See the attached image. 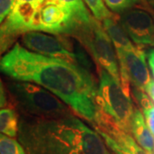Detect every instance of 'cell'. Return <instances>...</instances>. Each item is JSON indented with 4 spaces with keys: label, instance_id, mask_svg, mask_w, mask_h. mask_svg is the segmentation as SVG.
<instances>
[{
    "label": "cell",
    "instance_id": "obj_25",
    "mask_svg": "<svg viewBox=\"0 0 154 154\" xmlns=\"http://www.w3.org/2000/svg\"><path fill=\"white\" fill-rule=\"evenodd\" d=\"M153 18H154V15H153ZM152 46H154V29H153V35H152Z\"/></svg>",
    "mask_w": 154,
    "mask_h": 154
},
{
    "label": "cell",
    "instance_id": "obj_24",
    "mask_svg": "<svg viewBox=\"0 0 154 154\" xmlns=\"http://www.w3.org/2000/svg\"><path fill=\"white\" fill-rule=\"evenodd\" d=\"M41 0H16V2H29V3H35L39 4Z\"/></svg>",
    "mask_w": 154,
    "mask_h": 154
},
{
    "label": "cell",
    "instance_id": "obj_21",
    "mask_svg": "<svg viewBox=\"0 0 154 154\" xmlns=\"http://www.w3.org/2000/svg\"><path fill=\"white\" fill-rule=\"evenodd\" d=\"M145 92L146 93V94H148L149 96H150V98L153 100L154 102V81L153 80H152L149 84L146 86V88L145 89Z\"/></svg>",
    "mask_w": 154,
    "mask_h": 154
},
{
    "label": "cell",
    "instance_id": "obj_5",
    "mask_svg": "<svg viewBox=\"0 0 154 154\" xmlns=\"http://www.w3.org/2000/svg\"><path fill=\"white\" fill-rule=\"evenodd\" d=\"M70 35L86 46L98 66L105 69L115 79L120 81V70L115 47L105 28L95 17L89 22L77 24Z\"/></svg>",
    "mask_w": 154,
    "mask_h": 154
},
{
    "label": "cell",
    "instance_id": "obj_18",
    "mask_svg": "<svg viewBox=\"0 0 154 154\" xmlns=\"http://www.w3.org/2000/svg\"><path fill=\"white\" fill-rule=\"evenodd\" d=\"M16 4V0H0V24L6 19Z\"/></svg>",
    "mask_w": 154,
    "mask_h": 154
},
{
    "label": "cell",
    "instance_id": "obj_9",
    "mask_svg": "<svg viewBox=\"0 0 154 154\" xmlns=\"http://www.w3.org/2000/svg\"><path fill=\"white\" fill-rule=\"evenodd\" d=\"M38 4L16 2L12 11L0 26V60L1 56L23 33L33 31L32 25Z\"/></svg>",
    "mask_w": 154,
    "mask_h": 154
},
{
    "label": "cell",
    "instance_id": "obj_16",
    "mask_svg": "<svg viewBox=\"0 0 154 154\" xmlns=\"http://www.w3.org/2000/svg\"><path fill=\"white\" fill-rule=\"evenodd\" d=\"M84 2L92 11L94 17L99 21H104L113 16L104 4V0H84Z\"/></svg>",
    "mask_w": 154,
    "mask_h": 154
},
{
    "label": "cell",
    "instance_id": "obj_3",
    "mask_svg": "<svg viewBox=\"0 0 154 154\" xmlns=\"http://www.w3.org/2000/svg\"><path fill=\"white\" fill-rule=\"evenodd\" d=\"M99 83L96 94L99 113L113 122L124 132L131 133V122L135 107L130 96L122 88L121 82L99 66Z\"/></svg>",
    "mask_w": 154,
    "mask_h": 154
},
{
    "label": "cell",
    "instance_id": "obj_15",
    "mask_svg": "<svg viewBox=\"0 0 154 154\" xmlns=\"http://www.w3.org/2000/svg\"><path fill=\"white\" fill-rule=\"evenodd\" d=\"M0 154H26V152L17 140L0 134Z\"/></svg>",
    "mask_w": 154,
    "mask_h": 154
},
{
    "label": "cell",
    "instance_id": "obj_20",
    "mask_svg": "<svg viewBox=\"0 0 154 154\" xmlns=\"http://www.w3.org/2000/svg\"><path fill=\"white\" fill-rule=\"evenodd\" d=\"M6 105V95L5 92V88L0 81V108L4 107Z\"/></svg>",
    "mask_w": 154,
    "mask_h": 154
},
{
    "label": "cell",
    "instance_id": "obj_8",
    "mask_svg": "<svg viewBox=\"0 0 154 154\" xmlns=\"http://www.w3.org/2000/svg\"><path fill=\"white\" fill-rule=\"evenodd\" d=\"M122 88L125 94L130 96L129 87L144 90L152 81L146 61V53L141 47L116 52Z\"/></svg>",
    "mask_w": 154,
    "mask_h": 154
},
{
    "label": "cell",
    "instance_id": "obj_12",
    "mask_svg": "<svg viewBox=\"0 0 154 154\" xmlns=\"http://www.w3.org/2000/svg\"><path fill=\"white\" fill-rule=\"evenodd\" d=\"M103 22V28L109 35L115 47L116 52L133 49L135 45L130 40L124 28L119 22V19L115 17H110L105 19Z\"/></svg>",
    "mask_w": 154,
    "mask_h": 154
},
{
    "label": "cell",
    "instance_id": "obj_23",
    "mask_svg": "<svg viewBox=\"0 0 154 154\" xmlns=\"http://www.w3.org/2000/svg\"><path fill=\"white\" fill-rule=\"evenodd\" d=\"M140 2H142L145 5L154 11V0H140Z\"/></svg>",
    "mask_w": 154,
    "mask_h": 154
},
{
    "label": "cell",
    "instance_id": "obj_19",
    "mask_svg": "<svg viewBox=\"0 0 154 154\" xmlns=\"http://www.w3.org/2000/svg\"><path fill=\"white\" fill-rule=\"evenodd\" d=\"M143 114L147 126L154 135V105L143 109Z\"/></svg>",
    "mask_w": 154,
    "mask_h": 154
},
{
    "label": "cell",
    "instance_id": "obj_13",
    "mask_svg": "<svg viewBox=\"0 0 154 154\" xmlns=\"http://www.w3.org/2000/svg\"><path fill=\"white\" fill-rule=\"evenodd\" d=\"M18 132V117L12 109L0 110V134L10 137H16Z\"/></svg>",
    "mask_w": 154,
    "mask_h": 154
},
{
    "label": "cell",
    "instance_id": "obj_4",
    "mask_svg": "<svg viewBox=\"0 0 154 154\" xmlns=\"http://www.w3.org/2000/svg\"><path fill=\"white\" fill-rule=\"evenodd\" d=\"M10 94L22 112L41 119H55L70 114L69 108L47 89L28 82L8 83Z\"/></svg>",
    "mask_w": 154,
    "mask_h": 154
},
{
    "label": "cell",
    "instance_id": "obj_11",
    "mask_svg": "<svg viewBox=\"0 0 154 154\" xmlns=\"http://www.w3.org/2000/svg\"><path fill=\"white\" fill-rule=\"evenodd\" d=\"M134 139L146 152H154V135L147 126L141 111L135 108L131 122Z\"/></svg>",
    "mask_w": 154,
    "mask_h": 154
},
{
    "label": "cell",
    "instance_id": "obj_1",
    "mask_svg": "<svg viewBox=\"0 0 154 154\" xmlns=\"http://www.w3.org/2000/svg\"><path fill=\"white\" fill-rule=\"evenodd\" d=\"M0 72L14 81L36 83L57 96L82 117L96 122L98 87L87 68L38 54L17 43L2 57Z\"/></svg>",
    "mask_w": 154,
    "mask_h": 154
},
{
    "label": "cell",
    "instance_id": "obj_26",
    "mask_svg": "<svg viewBox=\"0 0 154 154\" xmlns=\"http://www.w3.org/2000/svg\"></svg>",
    "mask_w": 154,
    "mask_h": 154
},
{
    "label": "cell",
    "instance_id": "obj_14",
    "mask_svg": "<svg viewBox=\"0 0 154 154\" xmlns=\"http://www.w3.org/2000/svg\"><path fill=\"white\" fill-rule=\"evenodd\" d=\"M57 1H58L70 11L77 24L87 23L92 21V19L94 18L90 15L87 7L84 5L83 0H57Z\"/></svg>",
    "mask_w": 154,
    "mask_h": 154
},
{
    "label": "cell",
    "instance_id": "obj_6",
    "mask_svg": "<svg viewBox=\"0 0 154 154\" xmlns=\"http://www.w3.org/2000/svg\"><path fill=\"white\" fill-rule=\"evenodd\" d=\"M22 42L27 49L33 52L64 59L90 69V62L85 52L80 48L75 49L68 38L59 34L54 36L52 33L29 31L22 34Z\"/></svg>",
    "mask_w": 154,
    "mask_h": 154
},
{
    "label": "cell",
    "instance_id": "obj_2",
    "mask_svg": "<svg viewBox=\"0 0 154 154\" xmlns=\"http://www.w3.org/2000/svg\"><path fill=\"white\" fill-rule=\"evenodd\" d=\"M19 134L28 154H111L99 133L71 114L23 120Z\"/></svg>",
    "mask_w": 154,
    "mask_h": 154
},
{
    "label": "cell",
    "instance_id": "obj_22",
    "mask_svg": "<svg viewBox=\"0 0 154 154\" xmlns=\"http://www.w3.org/2000/svg\"><path fill=\"white\" fill-rule=\"evenodd\" d=\"M147 57H148L149 66L151 68L152 72V75H153L154 76V49L151 50V51H149Z\"/></svg>",
    "mask_w": 154,
    "mask_h": 154
},
{
    "label": "cell",
    "instance_id": "obj_10",
    "mask_svg": "<svg viewBox=\"0 0 154 154\" xmlns=\"http://www.w3.org/2000/svg\"><path fill=\"white\" fill-rule=\"evenodd\" d=\"M119 22L137 46L142 48L152 45L154 18L148 11L133 7L121 13Z\"/></svg>",
    "mask_w": 154,
    "mask_h": 154
},
{
    "label": "cell",
    "instance_id": "obj_7",
    "mask_svg": "<svg viewBox=\"0 0 154 154\" xmlns=\"http://www.w3.org/2000/svg\"><path fill=\"white\" fill-rule=\"evenodd\" d=\"M77 22L69 9L57 0H41L33 17V31L70 35Z\"/></svg>",
    "mask_w": 154,
    "mask_h": 154
},
{
    "label": "cell",
    "instance_id": "obj_17",
    "mask_svg": "<svg viewBox=\"0 0 154 154\" xmlns=\"http://www.w3.org/2000/svg\"><path fill=\"white\" fill-rule=\"evenodd\" d=\"M106 6L110 11L121 14L128 9H131L140 2V0H104Z\"/></svg>",
    "mask_w": 154,
    "mask_h": 154
}]
</instances>
